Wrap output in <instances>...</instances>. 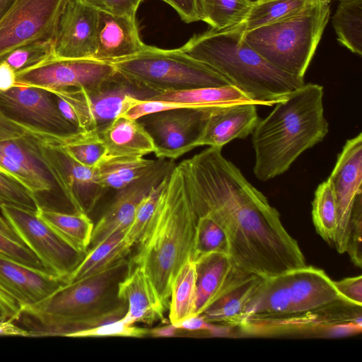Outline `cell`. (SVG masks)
Listing matches in <instances>:
<instances>
[{
	"label": "cell",
	"mask_w": 362,
	"mask_h": 362,
	"mask_svg": "<svg viewBox=\"0 0 362 362\" xmlns=\"http://www.w3.org/2000/svg\"><path fill=\"white\" fill-rule=\"evenodd\" d=\"M221 149L209 147L179 163L197 216L220 226L229 259L241 270L267 278L306 266L278 211Z\"/></svg>",
	"instance_id": "6da1fadb"
},
{
	"label": "cell",
	"mask_w": 362,
	"mask_h": 362,
	"mask_svg": "<svg viewBox=\"0 0 362 362\" xmlns=\"http://www.w3.org/2000/svg\"><path fill=\"white\" fill-rule=\"evenodd\" d=\"M362 305L343 297L318 268L305 266L262 278L247 306L240 328L249 334L361 326Z\"/></svg>",
	"instance_id": "7a4b0ae2"
},
{
	"label": "cell",
	"mask_w": 362,
	"mask_h": 362,
	"mask_svg": "<svg viewBox=\"0 0 362 362\" xmlns=\"http://www.w3.org/2000/svg\"><path fill=\"white\" fill-rule=\"evenodd\" d=\"M133 266L126 257L86 278L63 284L41 301L22 307L16 324L34 337H74L119 320L128 305L118 297V286Z\"/></svg>",
	"instance_id": "3957f363"
},
{
	"label": "cell",
	"mask_w": 362,
	"mask_h": 362,
	"mask_svg": "<svg viewBox=\"0 0 362 362\" xmlns=\"http://www.w3.org/2000/svg\"><path fill=\"white\" fill-rule=\"evenodd\" d=\"M197 221L178 163L163 180L153 214L130 257L148 276L165 309L176 274L191 259Z\"/></svg>",
	"instance_id": "277c9868"
},
{
	"label": "cell",
	"mask_w": 362,
	"mask_h": 362,
	"mask_svg": "<svg viewBox=\"0 0 362 362\" xmlns=\"http://www.w3.org/2000/svg\"><path fill=\"white\" fill-rule=\"evenodd\" d=\"M323 87L304 83L275 104L259 119L252 134L253 173L267 181L286 172L305 151L321 142L329 132Z\"/></svg>",
	"instance_id": "5b68a950"
},
{
	"label": "cell",
	"mask_w": 362,
	"mask_h": 362,
	"mask_svg": "<svg viewBox=\"0 0 362 362\" xmlns=\"http://www.w3.org/2000/svg\"><path fill=\"white\" fill-rule=\"evenodd\" d=\"M241 23L223 30L194 35L180 48L208 65L245 93L257 105L272 106L302 86L304 78L274 66L244 39Z\"/></svg>",
	"instance_id": "8992f818"
},
{
	"label": "cell",
	"mask_w": 362,
	"mask_h": 362,
	"mask_svg": "<svg viewBox=\"0 0 362 362\" xmlns=\"http://www.w3.org/2000/svg\"><path fill=\"white\" fill-rule=\"evenodd\" d=\"M330 15L318 0L301 13L244 33L245 42L279 69L304 78Z\"/></svg>",
	"instance_id": "52a82bcc"
},
{
	"label": "cell",
	"mask_w": 362,
	"mask_h": 362,
	"mask_svg": "<svg viewBox=\"0 0 362 362\" xmlns=\"http://www.w3.org/2000/svg\"><path fill=\"white\" fill-rule=\"evenodd\" d=\"M112 64L130 83L154 95L167 91L232 85L216 71L180 48L165 49L146 45L139 54Z\"/></svg>",
	"instance_id": "ba28073f"
},
{
	"label": "cell",
	"mask_w": 362,
	"mask_h": 362,
	"mask_svg": "<svg viewBox=\"0 0 362 362\" xmlns=\"http://www.w3.org/2000/svg\"><path fill=\"white\" fill-rule=\"evenodd\" d=\"M66 100L74 110L81 131L99 130L122 115L136 99H149L154 95L139 88L115 69L99 86L63 88L49 91Z\"/></svg>",
	"instance_id": "9c48e42d"
},
{
	"label": "cell",
	"mask_w": 362,
	"mask_h": 362,
	"mask_svg": "<svg viewBox=\"0 0 362 362\" xmlns=\"http://www.w3.org/2000/svg\"><path fill=\"white\" fill-rule=\"evenodd\" d=\"M23 140L59 186L74 212L88 215L107 190L96 182L95 168L75 160L57 142L31 137Z\"/></svg>",
	"instance_id": "30bf717a"
},
{
	"label": "cell",
	"mask_w": 362,
	"mask_h": 362,
	"mask_svg": "<svg viewBox=\"0 0 362 362\" xmlns=\"http://www.w3.org/2000/svg\"><path fill=\"white\" fill-rule=\"evenodd\" d=\"M3 217L22 242L37 256L45 269L62 279L66 278L83 259L86 252L71 245L36 212L0 204Z\"/></svg>",
	"instance_id": "8fae6325"
},
{
	"label": "cell",
	"mask_w": 362,
	"mask_h": 362,
	"mask_svg": "<svg viewBox=\"0 0 362 362\" xmlns=\"http://www.w3.org/2000/svg\"><path fill=\"white\" fill-rule=\"evenodd\" d=\"M71 0H14L0 18V62L14 49L54 40Z\"/></svg>",
	"instance_id": "7c38bea8"
},
{
	"label": "cell",
	"mask_w": 362,
	"mask_h": 362,
	"mask_svg": "<svg viewBox=\"0 0 362 362\" xmlns=\"http://www.w3.org/2000/svg\"><path fill=\"white\" fill-rule=\"evenodd\" d=\"M214 110L177 108L148 114L138 121L153 141L156 157L175 160L199 146L207 118Z\"/></svg>",
	"instance_id": "4fadbf2b"
},
{
	"label": "cell",
	"mask_w": 362,
	"mask_h": 362,
	"mask_svg": "<svg viewBox=\"0 0 362 362\" xmlns=\"http://www.w3.org/2000/svg\"><path fill=\"white\" fill-rule=\"evenodd\" d=\"M115 71L112 64L94 59L52 58L16 73V86L47 91L70 88H94Z\"/></svg>",
	"instance_id": "5bb4252c"
},
{
	"label": "cell",
	"mask_w": 362,
	"mask_h": 362,
	"mask_svg": "<svg viewBox=\"0 0 362 362\" xmlns=\"http://www.w3.org/2000/svg\"><path fill=\"white\" fill-rule=\"evenodd\" d=\"M337 208L334 244L338 252H346L350 220L356 205L362 202V134L348 139L338 154L329 177Z\"/></svg>",
	"instance_id": "9a60e30c"
},
{
	"label": "cell",
	"mask_w": 362,
	"mask_h": 362,
	"mask_svg": "<svg viewBox=\"0 0 362 362\" xmlns=\"http://www.w3.org/2000/svg\"><path fill=\"white\" fill-rule=\"evenodd\" d=\"M0 110L12 119L52 133L68 135L81 131L64 119L54 95L44 89L15 86L0 91Z\"/></svg>",
	"instance_id": "2e32d148"
},
{
	"label": "cell",
	"mask_w": 362,
	"mask_h": 362,
	"mask_svg": "<svg viewBox=\"0 0 362 362\" xmlns=\"http://www.w3.org/2000/svg\"><path fill=\"white\" fill-rule=\"evenodd\" d=\"M175 165L174 160L160 158L158 164L152 170L117 190L111 204L94 225L88 250L111 234L127 230L141 200L163 180Z\"/></svg>",
	"instance_id": "e0dca14e"
},
{
	"label": "cell",
	"mask_w": 362,
	"mask_h": 362,
	"mask_svg": "<svg viewBox=\"0 0 362 362\" xmlns=\"http://www.w3.org/2000/svg\"><path fill=\"white\" fill-rule=\"evenodd\" d=\"M99 8L82 0H71L59 23L54 58L93 59L97 49Z\"/></svg>",
	"instance_id": "ac0fdd59"
},
{
	"label": "cell",
	"mask_w": 362,
	"mask_h": 362,
	"mask_svg": "<svg viewBox=\"0 0 362 362\" xmlns=\"http://www.w3.org/2000/svg\"><path fill=\"white\" fill-rule=\"evenodd\" d=\"M262 278L233 265L222 287L201 315L212 324L240 327Z\"/></svg>",
	"instance_id": "d6986e66"
},
{
	"label": "cell",
	"mask_w": 362,
	"mask_h": 362,
	"mask_svg": "<svg viewBox=\"0 0 362 362\" xmlns=\"http://www.w3.org/2000/svg\"><path fill=\"white\" fill-rule=\"evenodd\" d=\"M146 45L141 39L136 16L99 9L97 49L93 59L112 64L139 54Z\"/></svg>",
	"instance_id": "ffe728a7"
},
{
	"label": "cell",
	"mask_w": 362,
	"mask_h": 362,
	"mask_svg": "<svg viewBox=\"0 0 362 362\" xmlns=\"http://www.w3.org/2000/svg\"><path fill=\"white\" fill-rule=\"evenodd\" d=\"M64 281L47 272L28 267L0 253V284L21 308L48 297Z\"/></svg>",
	"instance_id": "44dd1931"
},
{
	"label": "cell",
	"mask_w": 362,
	"mask_h": 362,
	"mask_svg": "<svg viewBox=\"0 0 362 362\" xmlns=\"http://www.w3.org/2000/svg\"><path fill=\"white\" fill-rule=\"evenodd\" d=\"M259 118L257 105L238 104L212 111L206 122L199 146L222 148L236 139L252 133Z\"/></svg>",
	"instance_id": "7402d4cb"
},
{
	"label": "cell",
	"mask_w": 362,
	"mask_h": 362,
	"mask_svg": "<svg viewBox=\"0 0 362 362\" xmlns=\"http://www.w3.org/2000/svg\"><path fill=\"white\" fill-rule=\"evenodd\" d=\"M118 297L127 303L128 309L122 320L129 325L142 322L152 325L163 320L166 310L153 283L139 266H133L119 284Z\"/></svg>",
	"instance_id": "603a6c76"
},
{
	"label": "cell",
	"mask_w": 362,
	"mask_h": 362,
	"mask_svg": "<svg viewBox=\"0 0 362 362\" xmlns=\"http://www.w3.org/2000/svg\"><path fill=\"white\" fill-rule=\"evenodd\" d=\"M103 141L105 159L139 158L153 153V141L138 119L119 116L100 129Z\"/></svg>",
	"instance_id": "cb8c5ba5"
},
{
	"label": "cell",
	"mask_w": 362,
	"mask_h": 362,
	"mask_svg": "<svg viewBox=\"0 0 362 362\" xmlns=\"http://www.w3.org/2000/svg\"><path fill=\"white\" fill-rule=\"evenodd\" d=\"M187 103L197 108L216 110L238 104H257L233 85L167 91L149 98Z\"/></svg>",
	"instance_id": "d4e9b609"
},
{
	"label": "cell",
	"mask_w": 362,
	"mask_h": 362,
	"mask_svg": "<svg viewBox=\"0 0 362 362\" xmlns=\"http://www.w3.org/2000/svg\"><path fill=\"white\" fill-rule=\"evenodd\" d=\"M127 230L115 232L88 250L83 259L66 278L65 284L86 278L129 257L132 248L124 240Z\"/></svg>",
	"instance_id": "484cf974"
},
{
	"label": "cell",
	"mask_w": 362,
	"mask_h": 362,
	"mask_svg": "<svg viewBox=\"0 0 362 362\" xmlns=\"http://www.w3.org/2000/svg\"><path fill=\"white\" fill-rule=\"evenodd\" d=\"M196 264L197 296L195 315H201L224 284L233 264L223 253L208 255Z\"/></svg>",
	"instance_id": "4316f807"
},
{
	"label": "cell",
	"mask_w": 362,
	"mask_h": 362,
	"mask_svg": "<svg viewBox=\"0 0 362 362\" xmlns=\"http://www.w3.org/2000/svg\"><path fill=\"white\" fill-rule=\"evenodd\" d=\"M159 161L144 157L105 159L95 168V180L106 189L119 190L152 170Z\"/></svg>",
	"instance_id": "83f0119b"
},
{
	"label": "cell",
	"mask_w": 362,
	"mask_h": 362,
	"mask_svg": "<svg viewBox=\"0 0 362 362\" xmlns=\"http://www.w3.org/2000/svg\"><path fill=\"white\" fill-rule=\"evenodd\" d=\"M37 216L76 249L86 252L93 230L87 214L38 207Z\"/></svg>",
	"instance_id": "f1b7e54d"
},
{
	"label": "cell",
	"mask_w": 362,
	"mask_h": 362,
	"mask_svg": "<svg viewBox=\"0 0 362 362\" xmlns=\"http://www.w3.org/2000/svg\"><path fill=\"white\" fill-rule=\"evenodd\" d=\"M197 296L196 264L188 259L176 274L169 303L170 323L176 325L195 315Z\"/></svg>",
	"instance_id": "f546056e"
},
{
	"label": "cell",
	"mask_w": 362,
	"mask_h": 362,
	"mask_svg": "<svg viewBox=\"0 0 362 362\" xmlns=\"http://www.w3.org/2000/svg\"><path fill=\"white\" fill-rule=\"evenodd\" d=\"M318 0H263L251 5L241 23L244 32L291 18Z\"/></svg>",
	"instance_id": "4dcf8cb0"
},
{
	"label": "cell",
	"mask_w": 362,
	"mask_h": 362,
	"mask_svg": "<svg viewBox=\"0 0 362 362\" xmlns=\"http://www.w3.org/2000/svg\"><path fill=\"white\" fill-rule=\"evenodd\" d=\"M338 42L362 54V0H341L332 18Z\"/></svg>",
	"instance_id": "1f68e13d"
},
{
	"label": "cell",
	"mask_w": 362,
	"mask_h": 362,
	"mask_svg": "<svg viewBox=\"0 0 362 362\" xmlns=\"http://www.w3.org/2000/svg\"><path fill=\"white\" fill-rule=\"evenodd\" d=\"M199 21L219 30L242 23L251 6L245 0H196Z\"/></svg>",
	"instance_id": "d6a6232c"
},
{
	"label": "cell",
	"mask_w": 362,
	"mask_h": 362,
	"mask_svg": "<svg viewBox=\"0 0 362 362\" xmlns=\"http://www.w3.org/2000/svg\"><path fill=\"white\" fill-rule=\"evenodd\" d=\"M312 204L313 220L317 233L328 243H334L337 228V208L329 177L317 186Z\"/></svg>",
	"instance_id": "836d02e7"
},
{
	"label": "cell",
	"mask_w": 362,
	"mask_h": 362,
	"mask_svg": "<svg viewBox=\"0 0 362 362\" xmlns=\"http://www.w3.org/2000/svg\"><path fill=\"white\" fill-rule=\"evenodd\" d=\"M0 170L10 175L36 196L52 191L53 180L42 165H33L0 151Z\"/></svg>",
	"instance_id": "e575fe53"
},
{
	"label": "cell",
	"mask_w": 362,
	"mask_h": 362,
	"mask_svg": "<svg viewBox=\"0 0 362 362\" xmlns=\"http://www.w3.org/2000/svg\"><path fill=\"white\" fill-rule=\"evenodd\" d=\"M59 145L75 160L90 168H96L106 154L105 146L98 130L79 131Z\"/></svg>",
	"instance_id": "d590c367"
},
{
	"label": "cell",
	"mask_w": 362,
	"mask_h": 362,
	"mask_svg": "<svg viewBox=\"0 0 362 362\" xmlns=\"http://www.w3.org/2000/svg\"><path fill=\"white\" fill-rule=\"evenodd\" d=\"M212 253L228 256L226 236L220 226L209 217L197 216L194 246L191 259L197 262Z\"/></svg>",
	"instance_id": "8d00e7d4"
},
{
	"label": "cell",
	"mask_w": 362,
	"mask_h": 362,
	"mask_svg": "<svg viewBox=\"0 0 362 362\" xmlns=\"http://www.w3.org/2000/svg\"><path fill=\"white\" fill-rule=\"evenodd\" d=\"M54 40L31 42L12 50L3 61L18 72L54 58Z\"/></svg>",
	"instance_id": "74e56055"
},
{
	"label": "cell",
	"mask_w": 362,
	"mask_h": 362,
	"mask_svg": "<svg viewBox=\"0 0 362 362\" xmlns=\"http://www.w3.org/2000/svg\"><path fill=\"white\" fill-rule=\"evenodd\" d=\"M0 204L36 212L40 203L37 196L10 175L0 170Z\"/></svg>",
	"instance_id": "f35d334b"
},
{
	"label": "cell",
	"mask_w": 362,
	"mask_h": 362,
	"mask_svg": "<svg viewBox=\"0 0 362 362\" xmlns=\"http://www.w3.org/2000/svg\"><path fill=\"white\" fill-rule=\"evenodd\" d=\"M162 185L163 180L143 197L136 208L124 238L126 244L132 249L139 240L153 214Z\"/></svg>",
	"instance_id": "ab89813d"
},
{
	"label": "cell",
	"mask_w": 362,
	"mask_h": 362,
	"mask_svg": "<svg viewBox=\"0 0 362 362\" xmlns=\"http://www.w3.org/2000/svg\"><path fill=\"white\" fill-rule=\"evenodd\" d=\"M66 135L45 131L18 122L0 110V142L32 137L41 140L59 141Z\"/></svg>",
	"instance_id": "60d3db41"
},
{
	"label": "cell",
	"mask_w": 362,
	"mask_h": 362,
	"mask_svg": "<svg viewBox=\"0 0 362 362\" xmlns=\"http://www.w3.org/2000/svg\"><path fill=\"white\" fill-rule=\"evenodd\" d=\"M147 332L146 329L138 327L134 325L127 324L121 318L81 331L77 333L74 337L107 336L143 337Z\"/></svg>",
	"instance_id": "b9f144b4"
},
{
	"label": "cell",
	"mask_w": 362,
	"mask_h": 362,
	"mask_svg": "<svg viewBox=\"0 0 362 362\" xmlns=\"http://www.w3.org/2000/svg\"><path fill=\"white\" fill-rule=\"evenodd\" d=\"M0 253L23 265L38 270L47 271L40 260L26 245L16 242L1 233Z\"/></svg>",
	"instance_id": "7bdbcfd3"
},
{
	"label": "cell",
	"mask_w": 362,
	"mask_h": 362,
	"mask_svg": "<svg viewBox=\"0 0 362 362\" xmlns=\"http://www.w3.org/2000/svg\"><path fill=\"white\" fill-rule=\"evenodd\" d=\"M362 202L354 207L349 226V234L346 252L353 263L361 267L362 265Z\"/></svg>",
	"instance_id": "ee69618b"
},
{
	"label": "cell",
	"mask_w": 362,
	"mask_h": 362,
	"mask_svg": "<svg viewBox=\"0 0 362 362\" xmlns=\"http://www.w3.org/2000/svg\"><path fill=\"white\" fill-rule=\"evenodd\" d=\"M338 292L348 300L362 305V276L348 277L334 281Z\"/></svg>",
	"instance_id": "f6af8a7d"
},
{
	"label": "cell",
	"mask_w": 362,
	"mask_h": 362,
	"mask_svg": "<svg viewBox=\"0 0 362 362\" xmlns=\"http://www.w3.org/2000/svg\"><path fill=\"white\" fill-rule=\"evenodd\" d=\"M141 0H103V10L110 13L136 16Z\"/></svg>",
	"instance_id": "bcb514c9"
},
{
	"label": "cell",
	"mask_w": 362,
	"mask_h": 362,
	"mask_svg": "<svg viewBox=\"0 0 362 362\" xmlns=\"http://www.w3.org/2000/svg\"><path fill=\"white\" fill-rule=\"evenodd\" d=\"M178 13L180 18L187 23L199 21L196 0H161Z\"/></svg>",
	"instance_id": "7dc6e473"
},
{
	"label": "cell",
	"mask_w": 362,
	"mask_h": 362,
	"mask_svg": "<svg viewBox=\"0 0 362 362\" xmlns=\"http://www.w3.org/2000/svg\"><path fill=\"white\" fill-rule=\"evenodd\" d=\"M21 306L12 295L0 284V315L18 320Z\"/></svg>",
	"instance_id": "c3c4849f"
},
{
	"label": "cell",
	"mask_w": 362,
	"mask_h": 362,
	"mask_svg": "<svg viewBox=\"0 0 362 362\" xmlns=\"http://www.w3.org/2000/svg\"><path fill=\"white\" fill-rule=\"evenodd\" d=\"M0 336L31 337V334L13 320L0 315Z\"/></svg>",
	"instance_id": "681fc988"
},
{
	"label": "cell",
	"mask_w": 362,
	"mask_h": 362,
	"mask_svg": "<svg viewBox=\"0 0 362 362\" xmlns=\"http://www.w3.org/2000/svg\"><path fill=\"white\" fill-rule=\"evenodd\" d=\"M16 86V72L6 62H0V91H6Z\"/></svg>",
	"instance_id": "f907efd6"
},
{
	"label": "cell",
	"mask_w": 362,
	"mask_h": 362,
	"mask_svg": "<svg viewBox=\"0 0 362 362\" xmlns=\"http://www.w3.org/2000/svg\"><path fill=\"white\" fill-rule=\"evenodd\" d=\"M0 233L16 242L25 245L7 221L1 216H0Z\"/></svg>",
	"instance_id": "816d5d0a"
},
{
	"label": "cell",
	"mask_w": 362,
	"mask_h": 362,
	"mask_svg": "<svg viewBox=\"0 0 362 362\" xmlns=\"http://www.w3.org/2000/svg\"><path fill=\"white\" fill-rule=\"evenodd\" d=\"M178 329L175 325L170 323L166 326L153 329L150 333L154 337H172L175 335Z\"/></svg>",
	"instance_id": "f5cc1de1"
},
{
	"label": "cell",
	"mask_w": 362,
	"mask_h": 362,
	"mask_svg": "<svg viewBox=\"0 0 362 362\" xmlns=\"http://www.w3.org/2000/svg\"><path fill=\"white\" fill-rule=\"evenodd\" d=\"M13 1L14 0H0V18Z\"/></svg>",
	"instance_id": "db71d44e"
},
{
	"label": "cell",
	"mask_w": 362,
	"mask_h": 362,
	"mask_svg": "<svg viewBox=\"0 0 362 362\" xmlns=\"http://www.w3.org/2000/svg\"><path fill=\"white\" fill-rule=\"evenodd\" d=\"M89 4H91L99 9L103 8V0H82Z\"/></svg>",
	"instance_id": "11a10c76"
},
{
	"label": "cell",
	"mask_w": 362,
	"mask_h": 362,
	"mask_svg": "<svg viewBox=\"0 0 362 362\" xmlns=\"http://www.w3.org/2000/svg\"><path fill=\"white\" fill-rule=\"evenodd\" d=\"M249 4L252 5L263 0H245Z\"/></svg>",
	"instance_id": "9f6ffc18"
},
{
	"label": "cell",
	"mask_w": 362,
	"mask_h": 362,
	"mask_svg": "<svg viewBox=\"0 0 362 362\" xmlns=\"http://www.w3.org/2000/svg\"><path fill=\"white\" fill-rule=\"evenodd\" d=\"M323 3L329 4L330 3L331 0H321Z\"/></svg>",
	"instance_id": "6f0895ef"
},
{
	"label": "cell",
	"mask_w": 362,
	"mask_h": 362,
	"mask_svg": "<svg viewBox=\"0 0 362 362\" xmlns=\"http://www.w3.org/2000/svg\"><path fill=\"white\" fill-rule=\"evenodd\" d=\"M141 1H142L143 0H141Z\"/></svg>",
	"instance_id": "680465c9"
},
{
	"label": "cell",
	"mask_w": 362,
	"mask_h": 362,
	"mask_svg": "<svg viewBox=\"0 0 362 362\" xmlns=\"http://www.w3.org/2000/svg\"><path fill=\"white\" fill-rule=\"evenodd\" d=\"M339 1H341V0H339Z\"/></svg>",
	"instance_id": "91938a15"
}]
</instances>
